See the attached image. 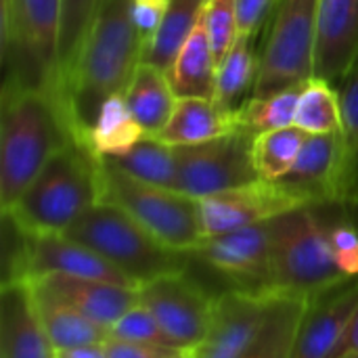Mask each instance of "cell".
<instances>
[{
	"mask_svg": "<svg viewBox=\"0 0 358 358\" xmlns=\"http://www.w3.org/2000/svg\"><path fill=\"white\" fill-rule=\"evenodd\" d=\"M107 357L109 358H174L185 350L170 348V346H157V344H138V342H126L107 338L105 340Z\"/></svg>",
	"mask_w": 358,
	"mask_h": 358,
	"instance_id": "d590c367",
	"label": "cell"
},
{
	"mask_svg": "<svg viewBox=\"0 0 358 358\" xmlns=\"http://www.w3.org/2000/svg\"><path fill=\"white\" fill-rule=\"evenodd\" d=\"M111 166L124 170L126 174L166 189H176L178 178V153L174 145L162 143L153 136L141 138L128 151L103 157Z\"/></svg>",
	"mask_w": 358,
	"mask_h": 358,
	"instance_id": "d4e9b609",
	"label": "cell"
},
{
	"mask_svg": "<svg viewBox=\"0 0 358 358\" xmlns=\"http://www.w3.org/2000/svg\"><path fill=\"white\" fill-rule=\"evenodd\" d=\"M252 138L250 130H237L208 143L176 147V191L193 199H206L262 180L252 162Z\"/></svg>",
	"mask_w": 358,
	"mask_h": 358,
	"instance_id": "9c48e42d",
	"label": "cell"
},
{
	"mask_svg": "<svg viewBox=\"0 0 358 358\" xmlns=\"http://www.w3.org/2000/svg\"><path fill=\"white\" fill-rule=\"evenodd\" d=\"M105 0H61V34H59V76L57 94L63 99V86L82 50L84 38Z\"/></svg>",
	"mask_w": 358,
	"mask_h": 358,
	"instance_id": "f1b7e54d",
	"label": "cell"
},
{
	"mask_svg": "<svg viewBox=\"0 0 358 358\" xmlns=\"http://www.w3.org/2000/svg\"><path fill=\"white\" fill-rule=\"evenodd\" d=\"M346 281L321 206H306L273 220V296L313 300Z\"/></svg>",
	"mask_w": 358,
	"mask_h": 358,
	"instance_id": "277c9868",
	"label": "cell"
},
{
	"mask_svg": "<svg viewBox=\"0 0 358 358\" xmlns=\"http://www.w3.org/2000/svg\"><path fill=\"white\" fill-rule=\"evenodd\" d=\"M342 109L340 206L358 224V61L338 86Z\"/></svg>",
	"mask_w": 358,
	"mask_h": 358,
	"instance_id": "603a6c76",
	"label": "cell"
},
{
	"mask_svg": "<svg viewBox=\"0 0 358 358\" xmlns=\"http://www.w3.org/2000/svg\"><path fill=\"white\" fill-rule=\"evenodd\" d=\"M273 220L206 237L191 258H199L210 268L224 275L233 283V289L275 298Z\"/></svg>",
	"mask_w": 358,
	"mask_h": 358,
	"instance_id": "30bf717a",
	"label": "cell"
},
{
	"mask_svg": "<svg viewBox=\"0 0 358 358\" xmlns=\"http://www.w3.org/2000/svg\"><path fill=\"white\" fill-rule=\"evenodd\" d=\"M174 358H191V352H187V350H185V352H180L178 357H174Z\"/></svg>",
	"mask_w": 358,
	"mask_h": 358,
	"instance_id": "60d3db41",
	"label": "cell"
},
{
	"mask_svg": "<svg viewBox=\"0 0 358 358\" xmlns=\"http://www.w3.org/2000/svg\"><path fill=\"white\" fill-rule=\"evenodd\" d=\"M73 141L84 143L55 90L2 86L0 212H10L42 168Z\"/></svg>",
	"mask_w": 358,
	"mask_h": 358,
	"instance_id": "6da1fadb",
	"label": "cell"
},
{
	"mask_svg": "<svg viewBox=\"0 0 358 358\" xmlns=\"http://www.w3.org/2000/svg\"><path fill=\"white\" fill-rule=\"evenodd\" d=\"M141 63L143 40L132 21L130 0H105L63 86V101L86 145L101 107L126 92Z\"/></svg>",
	"mask_w": 358,
	"mask_h": 358,
	"instance_id": "7a4b0ae2",
	"label": "cell"
},
{
	"mask_svg": "<svg viewBox=\"0 0 358 358\" xmlns=\"http://www.w3.org/2000/svg\"><path fill=\"white\" fill-rule=\"evenodd\" d=\"M260 69V55L254 48V36L239 34L218 63L214 101L224 109H237L241 99L252 90Z\"/></svg>",
	"mask_w": 358,
	"mask_h": 358,
	"instance_id": "484cf974",
	"label": "cell"
},
{
	"mask_svg": "<svg viewBox=\"0 0 358 358\" xmlns=\"http://www.w3.org/2000/svg\"><path fill=\"white\" fill-rule=\"evenodd\" d=\"M138 298L180 350L191 352L197 348L212 325L216 296H210L187 271L141 285Z\"/></svg>",
	"mask_w": 358,
	"mask_h": 358,
	"instance_id": "8fae6325",
	"label": "cell"
},
{
	"mask_svg": "<svg viewBox=\"0 0 358 358\" xmlns=\"http://www.w3.org/2000/svg\"><path fill=\"white\" fill-rule=\"evenodd\" d=\"M124 101L132 117L143 128L145 136L155 138L174 111L176 94L170 86L166 71L149 63H141L124 92Z\"/></svg>",
	"mask_w": 358,
	"mask_h": 358,
	"instance_id": "44dd1931",
	"label": "cell"
},
{
	"mask_svg": "<svg viewBox=\"0 0 358 358\" xmlns=\"http://www.w3.org/2000/svg\"><path fill=\"white\" fill-rule=\"evenodd\" d=\"M29 283H31L34 302L40 321L55 350H65L84 344H99L109 338V331L105 327L86 319L71 304L59 298L52 289H48L42 281H29Z\"/></svg>",
	"mask_w": 358,
	"mask_h": 358,
	"instance_id": "ffe728a7",
	"label": "cell"
},
{
	"mask_svg": "<svg viewBox=\"0 0 358 358\" xmlns=\"http://www.w3.org/2000/svg\"><path fill=\"white\" fill-rule=\"evenodd\" d=\"M57 350L40 321L31 283L2 281L0 292V358H55Z\"/></svg>",
	"mask_w": 358,
	"mask_h": 358,
	"instance_id": "e0dca14e",
	"label": "cell"
},
{
	"mask_svg": "<svg viewBox=\"0 0 358 358\" xmlns=\"http://www.w3.org/2000/svg\"><path fill=\"white\" fill-rule=\"evenodd\" d=\"M197 208L203 237H214L268 222L298 208H306V203L279 180H256L206 199H197Z\"/></svg>",
	"mask_w": 358,
	"mask_h": 358,
	"instance_id": "7c38bea8",
	"label": "cell"
},
{
	"mask_svg": "<svg viewBox=\"0 0 358 358\" xmlns=\"http://www.w3.org/2000/svg\"><path fill=\"white\" fill-rule=\"evenodd\" d=\"M101 201L122 208L159 241L176 252L193 254L206 239L197 199L143 182L101 157Z\"/></svg>",
	"mask_w": 358,
	"mask_h": 358,
	"instance_id": "52a82bcc",
	"label": "cell"
},
{
	"mask_svg": "<svg viewBox=\"0 0 358 358\" xmlns=\"http://www.w3.org/2000/svg\"><path fill=\"white\" fill-rule=\"evenodd\" d=\"M203 23L214 50V59L220 63L239 36L237 0H206Z\"/></svg>",
	"mask_w": 358,
	"mask_h": 358,
	"instance_id": "d6a6232c",
	"label": "cell"
},
{
	"mask_svg": "<svg viewBox=\"0 0 358 358\" xmlns=\"http://www.w3.org/2000/svg\"><path fill=\"white\" fill-rule=\"evenodd\" d=\"M168 6H170V0H130L132 21L143 40V48L159 29Z\"/></svg>",
	"mask_w": 358,
	"mask_h": 358,
	"instance_id": "e575fe53",
	"label": "cell"
},
{
	"mask_svg": "<svg viewBox=\"0 0 358 358\" xmlns=\"http://www.w3.org/2000/svg\"><path fill=\"white\" fill-rule=\"evenodd\" d=\"M279 182L306 206L340 203L342 189V136L308 134L294 168Z\"/></svg>",
	"mask_w": 358,
	"mask_h": 358,
	"instance_id": "9a60e30c",
	"label": "cell"
},
{
	"mask_svg": "<svg viewBox=\"0 0 358 358\" xmlns=\"http://www.w3.org/2000/svg\"><path fill=\"white\" fill-rule=\"evenodd\" d=\"M302 88L304 84L285 88L273 94L245 99L239 105V117H241L243 130H250L252 134H260V132L294 126Z\"/></svg>",
	"mask_w": 358,
	"mask_h": 358,
	"instance_id": "1f68e13d",
	"label": "cell"
},
{
	"mask_svg": "<svg viewBox=\"0 0 358 358\" xmlns=\"http://www.w3.org/2000/svg\"><path fill=\"white\" fill-rule=\"evenodd\" d=\"M59 34L61 0H0L2 86L57 92Z\"/></svg>",
	"mask_w": 358,
	"mask_h": 358,
	"instance_id": "8992f818",
	"label": "cell"
},
{
	"mask_svg": "<svg viewBox=\"0 0 358 358\" xmlns=\"http://www.w3.org/2000/svg\"><path fill=\"white\" fill-rule=\"evenodd\" d=\"M358 61V0H319L315 78L336 88Z\"/></svg>",
	"mask_w": 358,
	"mask_h": 358,
	"instance_id": "2e32d148",
	"label": "cell"
},
{
	"mask_svg": "<svg viewBox=\"0 0 358 358\" xmlns=\"http://www.w3.org/2000/svg\"><path fill=\"white\" fill-rule=\"evenodd\" d=\"M42 281L59 298L71 304L92 323L105 327L107 331L138 304V287L96 281V279H73V277H44Z\"/></svg>",
	"mask_w": 358,
	"mask_h": 358,
	"instance_id": "ac0fdd59",
	"label": "cell"
},
{
	"mask_svg": "<svg viewBox=\"0 0 358 358\" xmlns=\"http://www.w3.org/2000/svg\"><path fill=\"white\" fill-rule=\"evenodd\" d=\"M109 338L115 340H126V342H138V344H157V346H170L176 348L172 344V340L164 334L162 325L157 323V319L153 317V313L138 300L136 306H132L111 329H109ZM180 350V348H178Z\"/></svg>",
	"mask_w": 358,
	"mask_h": 358,
	"instance_id": "836d02e7",
	"label": "cell"
},
{
	"mask_svg": "<svg viewBox=\"0 0 358 358\" xmlns=\"http://www.w3.org/2000/svg\"><path fill=\"white\" fill-rule=\"evenodd\" d=\"M304 306L306 300L275 298L264 329L248 358H292L294 340Z\"/></svg>",
	"mask_w": 358,
	"mask_h": 358,
	"instance_id": "f546056e",
	"label": "cell"
},
{
	"mask_svg": "<svg viewBox=\"0 0 358 358\" xmlns=\"http://www.w3.org/2000/svg\"><path fill=\"white\" fill-rule=\"evenodd\" d=\"M65 235L101 254L136 287L187 271L191 258L159 241L122 208L105 201L82 214Z\"/></svg>",
	"mask_w": 358,
	"mask_h": 358,
	"instance_id": "5b68a950",
	"label": "cell"
},
{
	"mask_svg": "<svg viewBox=\"0 0 358 358\" xmlns=\"http://www.w3.org/2000/svg\"><path fill=\"white\" fill-rule=\"evenodd\" d=\"M306 132L298 126H287L279 130H268L254 134L252 138V162L262 180L283 178L296 164Z\"/></svg>",
	"mask_w": 358,
	"mask_h": 358,
	"instance_id": "83f0119b",
	"label": "cell"
},
{
	"mask_svg": "<svg viewBox=\"0 0 358 358\" xmlns=\"http://www.w3.org/2000/svg\"><path fill=\"white\" fill-rule=\"evenodd\" d=\"M216 69H218V63L214 59L208 29L201 17L195 31L191 34V38L187 40L180 55L176 57L174 65L168 71V80L176 99L195 96V99L214 101Z\"/></svg>",
	"mask_w": 358,
	"mask_h": 358,
	"instance_id": "7402d4cb",
	"label": "cell"
},
{
	"mask_svg": "<svg viewBox=\"0 0 358 358\" xmlns=\"http://www.w3.org/2000/svg\"><path fill=\"white\" fill-rule=\"evenodd\" d=\"M338 358H358V350H352V352H346V355H342V357Z\"/></svg>",
	"mask_w": 358,
	"mask_h": 358,
	"instance_id": "ab89813d",
	"label": "cell"
},
{
	"mask_svg": "<svg viewBox=\"0 0 358 358\" xmlns=\"http://www.w3.org/2000/svg\"><path fill=\"white\" fill-rule=\"evenodd\" d=\"M96 203H101V157L86 143L73 141L42 168L4 214L29 235L65 233Z\"/></svg>",
	"mask_w": 358,
	"mask_h": 358,
	"instance_id": "3957f363",
	"label": "cell"
},
{
	"mask_svg": "<svg viewBox=\"0 0 358 358\" xmlns=\"http://www.w3.org/2000/svg\"><path fill=\"white\" fill-rule=\"evenodd\" d=\"M55 358H109L105 342L99 344H84V346H73L65 350H57Z\"/></svg>",
	"mask_w": 358,
	"mask_h": 358,
	"instance_id": "74e56055",
	"label": "cell"
},
{
	"mask_svg": "<svg viewBox=\"0 0 358 358\" xmlns=\"http://www.w3.org/2000/svg\"><path fill=\"white\" fill-rule=\"evenodd\" d=\"M319 0H279L260 52V69L250 96L302 86L315 78Z\"/></svg>",
	"mask_w": 358,
	"mask_h": 358,
	"instance_id": "ba28073f",
	"label": "cell"
},
{
	"mask_svg": "<svg viewBox=\"0 0 358 358\" xmlns=\"http://www.w3.org/2000/svg\"><path fill=\"white\" fill-rule=\"evenodd\" d=\"M275 298L227 289L216 296L212 325L191 358H248L254 350Z\"/></svg>",
	"mask_w": 358,
	"mask_h": 358,
	"instance_id": "4fadbf2b",
	"label": "cell"
},
{
	"mask_svg": "<svg viewBox=\"0 0 358 358\" xmlns=\"http://www.w3.org/2000/svg\"><path fill=\"white\" fill-rule=\"evenodd\" d=\"M279 0H237L239 34L256 36L264 25L266 17L273 15Z\"/></svg>",
	"mask_w": 358,
	"mask_h": 358,
	"instance_id": "8d00e7d4",
	"label": "cell"
},
{
	"mask_svg": "<svg viewBox=\"0 0 358 358\" xmlns=\"http://www.w3.org/2000/svg\"><path fill=\"white\" fill-rule=\"evenodd\" d=\"M141 138H145V132L132 117L124 94H115L101 107L88 132V147L99 157H111L128 151Z\"/></svg>",
	"mask_w": 358,
	"mask_h": 358,
	"instance_id": "4316f807",
	"label": "cell"
},
{
	"mask_svg": "<svg viewBox=\"0 0 358 358\" xmlns=\"http://www.w3.org/2000/svg\"><path fill=\"white\" fill-rule=\"evenodd\" d=\"M206 0H170L164 21L155 36L143 48V63H149L162 71H170L182 46L195 31L203 17Z\"/></svg>",
	"mask_w": 358,
	"mask_h": 358,
	"instance_id": "cb8c5ba5",
	"label": "cell"
},
{
	"mask_svg": "<svg viewBox=\"0 0 358 358\" xmlns=\"http://www.w3.org/2000/svg\"><path fill=\"white\" fill-rule=\"evenodd\" d=\"M243 130L239 107L224 109L210 99H176L174 111L162 132L155 136L162 143L180 147V145H199L227 134Z\"/></svg>",
	"mask_w": 358,
	"mask_h": 358,
	"instance_id": "d6986e66",
	"label": "cell"
},
{
	"mask_svg": "<svg viewBox=\"0 0 358 358\" xmlns=\"http://www.w3.org/2000/svg\"><path fill=\"white\" fill-rule=\"evenodd\" d=\"M358 313V279L327 289L306 302L292 358H338Z\"/></svg>",
	"mask_w": 358,
	"mask_h": 358,
	"instance_id": "5bb4252c",
	"label": "cell"
},
{
	"mask_svg": "<svg viewBox=\"0 0 358 358\" xmlns=\"http://www.w3.org/2000/svg\"><path fill=\"white\" fill-rule=\"evenodd\" d=\"M352 350H358V313L355 315V319H352V325L348 329V336L344 340V346H342L340 357L346 355V352H352Z\"/></svg>",
	"mask_w": 358,
	"mask_h": 358,
	"instance_id": "f35d334b",
	"label": "cell"
},
{
	"mask_svg": "<svg viewBox=\"0 0 358 358\" xmlns=\"http://www.w3.org/2000/svg\"><path fill=\"white\" fill-rule=\"evenodd\" d=\"M294 126L306 134H329L342 128L340 94L334 84L321 78H313L304 84Z\"/></svg>",
	"mask_w": 358,
	"mask_h": 358,
	"instance_id": "4dcf8cb0",
	"label": "cell"
}]
</instances>
